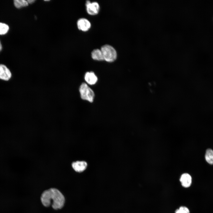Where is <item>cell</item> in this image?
Segmentation results:
<instances>
[{
  "label": "cell",
  "instance_id": "obj_16",
  "mask_svg": "<svg viewBox=\"0 0 213 213\" xmlns=\"http://www.w3.org/2000/svg\"><path fill=\"white\" fill-rule=\"evenodd\" d=\"M2 49V46L0 41V51H1Z\"/></svg>",
  "mask_w": 213,
  "mask_h": 213
},
{
  "label": "cell",
  "instance_id": "obj_5",
  "mask_svg": "<svg viewBox=\"0 0 213 213\" xmlns=\"http://www.w3.org/2000/svg\"><path fill=\"white\" fill-rule=\"evenodd\" d=\"M12 74L9 69L5 65L0 64V79L8 81L12 78Z\"/></svg>",
  "mask_w": 213,
  "mask_h": 213
},
{
  "label": "cell",
  "instance_id": "obj_7",
  "mask_svg": "<svg viewBox=\"0 0 213 213\" xmlns=\"http://www.w3.org/2000/svg\"><path fill=\"white\" fill-rule=\"evenodd\" d=\"M78 28L84 31L88 30L91 27L90 22L87 19L84 18L79 19L77 22Z\"/></svg>",
  "mask_w": 213,
  "mask_h": 213
},
{
  "label": "cell",
  "instance_id": "obj_8",
  "mask_svg": "<svg viewBox=\"0 0 213 213\" xmlns=\"http://www.w3.org/2000/svg\"><path fill=\"white\" fill-rule=\"evenodd\" d=\"M84 79L88 84L91 85L95 84L98 80L97 76L94 72L92 71L88 72L85 73Z\"/></svg>",
  "mask_w": 213,
  "mask_h": 213
},
{
  "label": "cell",
  "instance_id": "obj_11",
  "mask_svg": "<svg viewBox=\"0 0 213 213\" xmlns=\"http://www.w3.org/2000/svg\"><path fill=\"white\" fill-rule=\"evenodd\" d=\"M205 159L208 163L213 164V150L210 149L206 150L205 154Z\"/></svg>",
  "mask_w": 213,
  "mask_h": 213
},
{
  "label": "cell",
  "instance_id": "obj_12",
  "mask_svg": "<svg viewBox=\"0 0 213 213\" xmlns=\"http://www.w3.org/2000/svg\"><path fill=\"white\" fill-rule=\"evenodd\" d=\"M14 3L15 6L17 8L26 7L28 5L27 1L25 0H14Z\"/></svg>",
  "mask_w": 213,
  "mask_h": 213
},
{
  "label": "cell",
  "instance_id": "obj_14",
  "mask_svg": "<svg viewBox=\"0 0 213 213\" xmlns=\"http://www.w3.org/2000/svg\"><path fill=\"white\" fill-rule=\"evenodd\" d=\"M175 213H190V211L187 207L182 206L177 209L175 211Z\"/></svg>",
  "mask_w": 213,
  "mask_h": 213
},
{
  "label": "cell",
  "instance_id": "obj_10",
  "mask_svg": "<svg viewBox=\"0 0 213 213\" xmlns=\"http://www.w3.org/2000/svg\"><path fill=\"white\" fill-rule=\"evenodd\" d=\"M92 59L97 61H103L104 59L102 52L101 49H95L93 50L91 53Z\"/></svg>",
  "mask_w": 213,
  "mask_h": 213
},
{
  "label": "cell",
  "instance_id": "obj_9",
  "mask_svg": "<svg viewBox=\"0 0 213 213\" xmlns=\"http://www.w3.org/2000/svg\"><path fill=\"white\" fill-rule=\"evenodd\" d=\"M180 181L183 187L188 188L190 187L191 185L192 178L189 174L185 173L181 175Z\"/></svg>",
  "mask_w": 213,
  "mask_h": 213
},
{
  "label": "cell",
  "instance_id": "obj_1",
  "mask_svg": "<svg viewBox=\"0 0 213 213\" xmlns=\"http://www.w3.org/2000/svg\"><path fill=\"white\" fill-rule=\"evenodd\" d=\"M41 200L44 206L48 207L51 205L55 209L62 208L65 202L64 196L55 188H51L44 191L41 196Z\"/></svg>",
  "mask_w": 213,
  "mask_h": 213
},
{
  "label": "cell",
  "instance_id": "obj_6",
  "mask_svg": "<svg viewBox=\"0 0 213 213\" xmlns=\"http://www.w3.org/2000/svg\"><path fill=\"white\" fill-rule=\"evenodd\" d=\"M88 164L84 161H77L73 162L71 167L76 172L80 173L83 172L87 168Z\"/></svg>",
  "mask_w": 213,
  "mask_h": 213
},
{
  "label": "cell",
  "instance_id": "obj_15",
  "mask_svg": "<svg viewBox=\"0 0 213 213\" xmlns=\"http://www.w3.org/2000/svg\"><path fill=\"white\" fill-rule=\"evenodd\" d=\"M28 4H31L34 3L35 1L34 0H29L27 1Z\"/></svg>",
  "mask_w": 213,
  "mask_h": 213
},
{
  "label": "cell",
  "instance_id": "obj_4",
  "mask_svg": "<svg viewBox=\"0 0 213 213\" xmlns=\"http://www.w3.org/2000/svg\"><path fill=\"white\" fill-rule=\"evenodd\" d=\"M86 10L88 13L92 15L97 14L99 12L100 6L99 3L96 1L91 2L87 0L85 3Z\"/></svg>",
  "mask_w": 213,
  "mask_h": 213
},
{
  "label": "cell",
  "instance_id": "obj_2",
  "mask_svg": "<svg viewBox=\"0 0 213 213\" xmlns=\"http://www.w3.org/2000/svg\"><path fill=\"white\" fill-rule=\"evenodd\" d=\"M101 50L104 60L108 62H112L116 59L117 55V51L112 46L108 44L104 45L101 47Z\"/></svg>",
  "mask_w": 213,
  "mask_h": 213
},
{
  "label": "cell",
  "instance_id": "obj_3",
  "mask_svg": "<svg viewBox=\"0 0 213 213\" xmlns=\"http://www.w3.org/2000/svg\"><path fill=\"white\" fill-rule=\"evenodd\" d=\"M79 91L81 99L90 102H92L95 96L93 90L85 83H83L80 85Z\"/></svg>",
  "mask_w": 213,
  "mask_h": 213
},
{
  "label": "cell",
  "instance_id": "obj_13",
  "mask_svg": "<svg viewBox=\"0 0 213 213\" xmlns=\"http://www.w3.org/2000/svg\"><path fill=\"white\" fill-rule=\"evenodd\" d=\"M9 26L7 24L0 22V35H4L7 33L9 30Z\"/></svg>",
  "mask_w": 213,
  "mask_h": 213
}]
</instances>
